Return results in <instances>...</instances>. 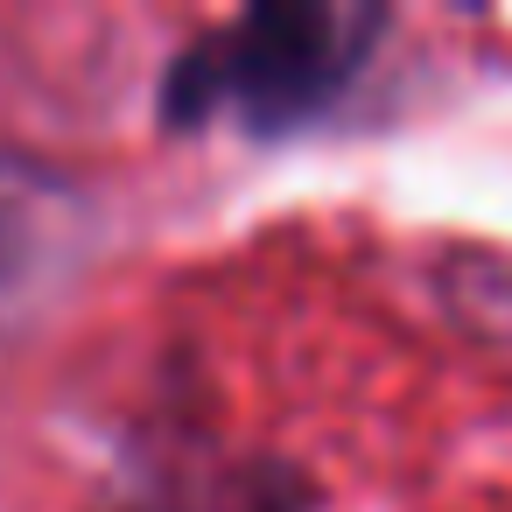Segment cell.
I'll return each mask as SVG.
<instances>
[{"label": "cell", "instance_id": "cell-1", "mask_svg": "<svg viewBox=\"0 0 512 512\" xmlns=\"http://www.w3.org/2000/svg\"><path fill=\"white\" fill-rule=\"evenodd\" d=\"M393 15L379 0H260L176 50L162 78V127L190 134L232 120L253 141L302 134L372 64Z\"/></svg>", "mask_w": 512, "mask_h": 512}, {"label": "cell", "instance_id": "cell-2", "mask_svg": "<svg viewBox=\"0 0 512 512\" xmlns=\"http://www.w3.org/2000/svg\"><path fill=\"white\" fill-rule=\"evenodd\" d=\"M120 512H309V477L281 456H204L155 470Z\"/></svg>", "mask_w": 512, "mask_h": 512}, {"label": "cell", "instance_id": "cell-3", "mask_svg": "<svg viewBox=\"0 0 512 512\" xmlns=\"http://www.w3.org/2000/svg\"><path fill=\"white\" fill-rule=\"evenodd\" d=\"M36 197H43V176L0 169V274H15L22 253L36 246Z\"/></svg>", "mask_w": 512, "mask_h": 512}]
</instances>
